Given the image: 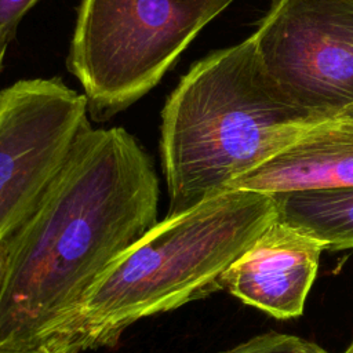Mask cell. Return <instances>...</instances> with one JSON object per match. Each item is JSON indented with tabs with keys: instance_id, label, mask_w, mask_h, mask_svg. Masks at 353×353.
Returning a JSON list of instances; mask_svg holds the SVG:
<instances>
[{
	"instance_id": "obj_1",
	"label": "cell",
	"mask_w": 353,
	"mask_h": 353,
	"mask_svg": "<svg viewBox=\"0 0 353 353\" xmlns=\"http://www.w3.org/2000/svg\"><path fill=\"white\" fill-rule=\"evenodd\" d=\"M159 178L123 127H90L32 211L8 234L0 349L44 347L101 274L157 223Z\"/></svg>"
},
{
	"instance_id": "obj_2",
	"label": "cell",
	"mask_w": 353,
	"mask_h": 353,
	"mask_svg": "<svg viewBox=\"0 0 353 353\" xmlns=\"http://www.w3.org/2000/svg\"><path fill=\"white\" fill-rule=\"evenodd\" d=\"M319 121L281 92L251 36L200 59L161 110L165 216L232 190L237 179Z\"/></svg>"
},
{
	"instance_id": "obj_3",
	"label": "cell",
	"mask_w": 353,
	"mask_h": 353,
	"mask_svg": "<svg viewBox=\"0 0 353 353\" xmlns=\"http://www.w3.org/2000/svg\"><path fill=\"white\" fill-rule=\"evenodd\" d=\"M274 219L272 194L232 189L157 221L101 274L44 349L113 346L138 320L221 290L228 268Z\"/></svg>"
},
{
	"instance_id": "obj_4",
	"label": "cell",
	"mask_w": 353,
	"mask_h": 353,
	"mask_svg": "<svg viewBox=\"0 0 353 353\" xmlns=\"http://www.w3.org/2000/svg\"><path fill=\"white\" fill-rule=\"evenodd\" d=\"M234 0H80L66 58L108 121L154 88L199 32Z\"/></svg>"
},
{
	"instance_id": "obj_5",
	"label": "cell",
	"mask_w": 353,
	"mask_h": 353,
	"mask_svg": "<svg viewBox=\"0 0 353 353\" xmlns=\"http://www.w3.org/2000/svg\"><path fill=\"white\" fill-rule=\"evenodd\" d=\"M251 39L298 108L327 120L353 105V0H270Z\"/></svg>"
},
{
	"instance_id": "obj_6",
	"label": "cell",
	"mask_w": 353,
	"mask_h": 353,
	"mask_svg": "<svg viewBox=\"0 0 353 353\" xmlns=\"http://www.w3.org/2000/svg\"><path fill=\"white\" fill-rule=\"evenodd\" d=\"M84 94L61 79H23L0 90V241L36 208L91 127Z\"/></svg>"
},
{
	"instance_id": "obj_7",
	"label": "cell",
	"mask_w": 353,
	"mask_h": 353,
	"mask_svg": "<svg viewBox=\"0 0 353 353\" xmlns=\"http://www.w3.org/2000/svg\"><path fill=\"white\" fill-rule=\"evenodd\" d=\"M323 251L316 239L274 219L228 268L221 290L276 319L299 317Z\"/></svg>"
},
{
	"instance_id": "obj_8",
	"label": "cell",
	"mask_w": 353,
	"mask_h": 353,
	"mask_svg": "<svg viewBox=\"0 0 353 353\" xmlns=\"http://www.w3.org/2000/svg\"><path fill=\"white\" fill-rule=\"evenodd\" d=\"M353 186V121H319L232 189L268 194Z\"/></svg>"
},
{
	"instance_id": "obj_9",
	"label": "cell",
	"mask_w": 353,
	"mask_h": 353,
	"mask_svg": "<svg viewBox=\"0 0 353 353\" xmlns=\"http://www.w3.org/2000/svg\"><path fill=\"white\" fill-rule=\"evenodd\" d=\"M272 196L277 221L316 239L324 250H353V186Z\"/></svg>"
},
{
	"instance_id": "obj_10",
	"label": "cell",
	"mask_w": 353,
	"mask_h": 353,
	"mask_svg": "<svg viewBox=\"0 0 353 353\" xmlns=\"http://www.w3.org/2000/svg\"><path fill=\"white\" fill-rule=\"evenodd\" d=\"M309 343L295 335L269 331L219 353H302Z\"/></svg>"
},
{
	"instance_id": "obj_11",
	"label": "cell",
	"mask_w": 353,
	"mask_h": 353,
	"mask_svg": "<svg viewBox=\"0 0 353 353\" xmlns=\"http://www.w3.org/2000/svg\"><path fill=\"white\" fill-rule=\"evenodd\" d=\"M39 0H0V37L8 44L15 37L23 17Z\"/></svg>"
},
{
	"instance_id": "obj_12",
	"label": "cell",
	"mask_w": 353,
	"mask_h": 353,
	"mask_svg": "<svg viewBox=\"0 0 353 353\" xmlns=\"http://www.w3.org/2000/svg\"><path fill=\"white\" fill-rule=\"evenodd\" d=\"M8 256H10V241L8 236L0 241V294L4 285L6 273L8 268Z\"/></svg>"
},
{
	"instance_id": "obj_13",
	"label": "cell",
	"mask_w": 353,
	"mask_h": 353,
	"mask_svg": "<svg viewBox=\"0 0 353 353\" xmlns=\"http://www.w3.org/2000/svg\"><path fill=\"white\" fill-rule=\"evenodd\" d=\"M0 353H54L51 350H47L44 347H36V349H25V350H14V349H0Z\"/></svg>"
},
{
	"instance_id": "obj_14",
	"label": "cell",
	"mask_w": 353,
	"mask_h": 353,
	"mask_svg": "<svg viewBox=\"0 0 353 353\" xmlns=\"http://www.w3.org/2000/svg\"><path fill=\"white\" fill-rule=\"evenodd\" d=\"M7 47H8V43L0 37V73H1V69L4 65V57L7 52Z\"/></svg>"
},
{
	"instance_id": "obj_15",
	"label": "cell",
	"mask_w": 353,
	"mask_h": 353,
	"mask_svg": "<svg viewBox=\"0 0 353 353\" xmlns=\"http://www.w3.org/2000/svg\"><path fill=\"white\" fill-rule=\"evenodd\" d=\"M302 353H330V352H327V350H324L323 347H320L319 345L310 342V343L307 345V347H306Z\"/></svg>"
},
{
	"instance_id": "obj_16",
	"label": "cell",
	"mask_w": 353,
	"mask_h": 353,
	"mask_svg": "<svg viewBox=\"0 0 353 353\" xmlns=\"http://www.w3.org/2000/svg\"><path fill=\"white\" fill-rule=\"evenodd\" d=\"M338 117H342V119H346V120H350L353 121V105L349 106L347 109H345Z\"/></svg>"
},
{
	"instance_id": "obj_17",
	"label": "cell",
	"mask_w": 353,
	"mask_h": 353,
	"mask_svg": "<svg viewBox=\"0 0 353 353\" xmlns=\"http://www.w3.org/2000/svg\"><path fill=\"white\" fill-rule=\"evenodd\" d=\"M343 353H353V342L347 346V349H346Z\"/></svg>"
}]
</instances>
